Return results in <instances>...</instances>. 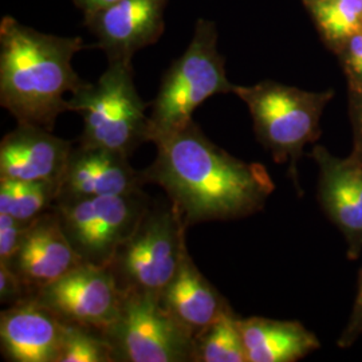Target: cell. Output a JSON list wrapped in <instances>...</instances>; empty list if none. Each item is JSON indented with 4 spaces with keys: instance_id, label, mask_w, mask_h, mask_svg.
<instances>
[{
    "instance_id": "4",
    "label": "cell",
    "mask_w": 362,
    "mask_h": 362,
    "mask_svg": "<svg viewBox=\"0 0 362 362\" xmlns=\"http://www.w3.org/2000/svg\"><path fill=\"white\" fill-rule=\"evenodd\" d=\"M219 33L214 21L197 19L185 52L164 73L149 115V143L156 144L188 125L194 112L218 94L233 93L226 58L218 50Z\"/></svg>"
},
{
    "instance_id": "27",
    "label": "cell",
    "mask_w": 362,
    "mask_h": 362,
    "mask_svg": "<svg viewBox=\"0 0 362 362\" xmlns=\"http://www.w3.org/2000/svg\"><path fill=\"white\" fill-rule=\"evenodd\" d=\"M117 1H119V0H73V3L77 6L83 15L106 8Z\"/></svg>"
},
{
    "instance_id": "21",
    "label": "cell",
    "mask_w": 362,
    "mask_h": 362,
    "mask_svg": "<svg viewBox=\"0 0 362 362\" xmlns=\"http://www.w3.org/2000/svg\"><path fill=\"white\" fill-rule=\"evenodd\" d=\"M58 362H115V357L103 330L65 322Z\"/></svg>"
},
{
    "instance_id": "24",
    "label": "cell",
    "mask_w": 362,
    "mask_h": 362,
    "mask_svg": "<svg viewBox=\"0 0 362 362\" xmlns=\"http://www.w3.org/2000/svg\"><path fill=\"white\" fill-rule=\"evenodd\" d=\"M31 298V293L13 272V267L4 263H0V302L1 305L13 306L22 300Z\"/></svg>"
},
{
    "instance_id": "15",
    "label": "cell",
    "mask_w": 362,
    "mask_h": 362,
    "mask_svg": "<svg viewBox=\"0 0 362 362\" xmlns=\"http://www.w3.org/2000/svg\"><path fill=\"white\" fill-rule=\"evenodd\" d=\"M143 185V172L130 165L128 156L78 144L71 151L57 199L130 194Z\"/></svg>"
},
{
    "instance_id": "5",
    "label": "cell",
    "mask_w": 362,
    "mask_h": 362,
    "mask_svg": "<svg viewBox=\"0 0 362 362\" xmlns=\"http://www.w3.org/2000/svg\"><path fill=\"white\" fill-rule=\"evenodd\" d=\"M134 85L132 62H110L97 79L69 98V110L82 117L79 143L129 157L149 143V116Z\"/></svg>"
},
{
    "instance_id": "12",
    "label": "cell",
    "mask_w": 362,
    "mask_h": 362,
    "mask_svg": "<svg viewBox=\"0 0 362 362\" xmlns=\"http://www.w3.org/2000/svg\"><path fill=\"white\" fill-rule=\"evenodd\" d=\"M74 144L52 130L18 122L0 143V179L61 184Z\"/></svg>"
},
{
    "instance_id": "25",
    "label": "cell",
    "mask_w": 362,
    "mask_h": 362,
    "mask_svg": "<svg viewBox=\"0 0 362 362\" xmlns=\"http://www.w3.org/2000/svg\"><path fill=\"white\" fill-rule=\"evenodd\" d=\"M362 336V267L358 274V285L357 294L350 311L349 320L344 327L341 336L337 341L338 348L348 349L356 344V341Z\"/></svg>"
},
{
    "instance_id": "1",
    "label": "cell",
    "mask_w": 362,
    "mask_h": 362,
    "mask_svg": "<svg viewBox=\"0 0 362 362\" xmlns=\"http://www.w3.org/2000/svg\"><path fill=\"white\" fill-rule=\"evenodd\" d=\"M145 184L161 187L187 228L243 219L264 208L275 184L260 163H247L212 143L194 119L155 144Z\"/></svg>"
},
{
    "instance_id": "28",
    "label": "cell",
    "mask_w": 362,
    "mask_h": 362,
    "mask_svg": "<svg viewBox=\"0 0 362 362\" xmlns=\"http://www.w3.org/2000/svg\"><path fill=\"white\" fill-rule=\"evenodd\" d=\"M313 1H315V0H303V3L308 6V4H310Z\"/></svg>"
},
{
    "instance_id": "26",
    "label": "cell",
    "mask_w": 362,
    "mask_h": 362,
    "mask_svg": "<svg viewBox=\"0 0 362 362\" xmlns=\"http://www.w3.org/2000/svg\"><path fill=\"white\" fill-rule=\"evenodd\" d=\"M349 115L353 128L351 155L362 160V93L349 91Z\"/></svg>"
},
{
    "instance_id": "6",
    "label": "cell",
    "mask_w": 362,
    "mask_h": 362,
    "mask_svg": "<svg viewBox=\"0 0 362 362\" xmlns=\"http://www.w3.org/2000/svg\"><path fill=\"white\" fill-rule=\"evenodd\" d=\"M187 230L169 200L151 203L107 266L119 290L158 297L177 270Z\"/></svg>"
},
{
    "instance_id": "23",
    "label": "cell",
    "mask_w": 362,
    "mask_h": 362,
    "mask_svg": "<svg viewBox=\"0 0 362 362\" xmlns=\"http://www.w3.org/2000/svg\"><path fill=\"white\" fill-rule=\"evenodd\" d=\"M31 223L21 221L10 214L0 212V263L10 264L13 262Z\"/></svg>"
},
{
    "instance_id": "17",
    "label": "cell",
    "mask_w": 362,
    "mask_h": 362,
    "mask_svg": "<svg viewBox=\"0 0 362 362\" xmlns=\"http://www.w3.org/2000/svg\"><path fill=\"white\" fill-rule=\"evenodd\" d=\"M247 362H296L321 348V342L298 321L264 317L238 318Z\"/></svg>"
},
{
    "instance_id": "13",
    "label": "cell",
    "mask_w": 362,
    "mask_h": 362,
    "mask_svg": "<svg viewBox=\"0 0 362 362\" xmlns=\"http://www.w3.org/2000/svg\"><path fill=\"white\" fill-rule=\"evenodd\" d=\"M57 214L50 209L34 220L8 264L34 297L39 290L82 264Z\"/></svg>"
},
{
    "instance_id": "7",
    "label": "cell",
    "mask_w": 362,
    "mask_h": 362,
    "mask_svg": "<svg viewBox=\"0 0 362 362\" xmlns=\"http://www.w3.org/2000/svg\"><path fill=\"white\" fill-rule=\"evenodd\" d=\"M151 206L141 189L98 197H58L52 206L83 263L107 267Z\"/></svg>"
},
{
    "instance_id": "16",
    "label": "cell",
    "mask_w": 362,
    "mask_h": 362,
    "mask_svg": "<svg viewBox=\"0 0 362 362\" xmlns=\"http://www.w3.org/2000/svg\"><path fill=\"white\" fill-rule=\"evenodd\" d=\"M158 302L194 339L233 311L230 302L196 267L187 243L181 250L177 270L160 293Z\"/></svg>"
},
{
    "instance_id": "18",
    "label": "cell",
    "mask_w": 362,
    "mask_h": 362,
    "mask_svg": "<svg viewBox=\"0 0 362 362\" xmlns=\"http://www.w3.org/2000/svg\"><path fill=\"white\" fill-rule=\"evenodd\" d=\"M58 192L59 185L54 182L0 179V212L31 223L52 209Z\"/></svg>"
},
{
    "instance_id": "9",
    "label": "cell",
    "mask_w": 362,
    "mask_h": 362,
    "mask_svg": "<svg viewBox=\"0 0 362 362\" xmlns=\"http://www.w3.org/2000/svg\"><path fill=\"white\" fill-rule=\"evenodd\" d=\"M124 293L107 267L82 263L33 297L62 321L105 332L115 322Z\"/></svg>"
},
{
    "instance_id": "2",
    "label": "cell",
    "mask_w": 362,
    "mask_h": 362,
    "mask_svg": "<svg viewBox=\"0 0 362 362\" xmlns=\"http://www.w3.org/2000/svg\"><path fill=\"white\" fill-rule=\"evenodd\" d=\"M86 49L81 37H59L22 25L13 16L0 22V105L18 122L52 130L69 112L67 94L88 82L73 67Z\"/></svg>"
},
{
    "instance_id": "14",
    "label": "cell",
    "mask_w": 362,
    "mask_h": 362,
    "mask_svg": "<svg viewBox=\"0 0 362 362\" xmlns=\"http://www.w3.org/2000/svg\"><path fill=\"white\" fill-rule=\"evenodd\" d=\"M65 322L33 298L0 314V349L10 362H58Z\"/></svg>"
},
{
    "instance_id": "22",
    "label": "cell",
    "mask_w": 362,
    "mask_h": 362,
    "mask_svg": "<svg viewBox=\"0 0 362 362\" xmlns=\"http://www.w3.org/2000/svg\"><path fill=\"white\" fill-rule=\"evenodd\" d=\"M334 52L348 79L349 91L362 93V33L348 39Z\"/></svg>"
},
{
    "instance_id": "8",
    "label": "cell",
    "mask_w": 362,
    "mask_h": 362,
    "mask_svg": "<svg viewBox=\"0 0 362 362\" xmlns=\"http://www.w3.org/2000/svg\"><path fill=\"white\" fill-rule=\"evenodd\" d=\"M115 362H192L194 338L151 294L127 293L104 332Z\"/></svg>"
},
{
    "instance_id": "19",
    "label": "cell",
    "mask_w": 362,
    "mask_h": 362,
    "mask_svg": "<svg viewBox=\"0 0 362 362\" xmlns=\"http://www.w3.org/2000/svg\"><path fill=\"white\" fill-rule=\"evenodd\" d=\"M306 7L333 52L362 33V0H315Z\"/></svg>"
},
{
    "instance_id": "3",
    "label": "cell",
    "mask_w": 362,
    "mask_h": 362,
    "mask_svg": "<svg viewBox=\"0 0 362 362\" xmlns=\"http://www.w3.org/2000/svg\"><path fill=\"white\" fill-rule=\"evenodd\" d=\"M233 93L247 105L260 145L276 164L287 165V175L302 196L298 164L305 146L321 137L322 113L334 91L302 90L266 79L252 86L235 85Z\"/></svg>"
},
{
    "instance_id": "10",
    "label": "cell",
    "mask_w": 362,
    "mask_h": 362,
    "mask_svg": "<svg viewBox=\"0 0 362 362\" xmlns=\"http://www.w3.org/2000/svg\"><path fill=\"white\" fill-rule=\"evenodd\" d=\"M169 0H119L83 15V25L97 38L107 62H132L133 57L158 42L165 30Z\"/></svg>"
},
{
    "instance_id": "20",
    "label": "cell",
    "mask_w": 362,
    "mask_h": 362,
    "mask_svg": "<svg viewBox=\"0 0 362 362\" xmlns=\"http://www.w3.org/2000/svg\"><path fill=\"white\" fill-rule=\"evenodd\" d=\"M238 318L235 311H230L196 337L192 362H247Z\"/></svg>"
},
{
    "instance_id": "11",
    "label": "cell",
    "mask_w": 362,
    "mask_h": 362,
    "mask_svg": "<svg viewBox=\"0 0 362 362\" xmlns=\"http://www.w3.org/2000/svg\"><path fill=\"white\" fill-rule=\"evenodd\" d=\"M310 157L318 168L317 200L346 242V255L357 260L362 251V160L350 153L337 157L314 145Z\"/></svg>"
}]
</instances>
